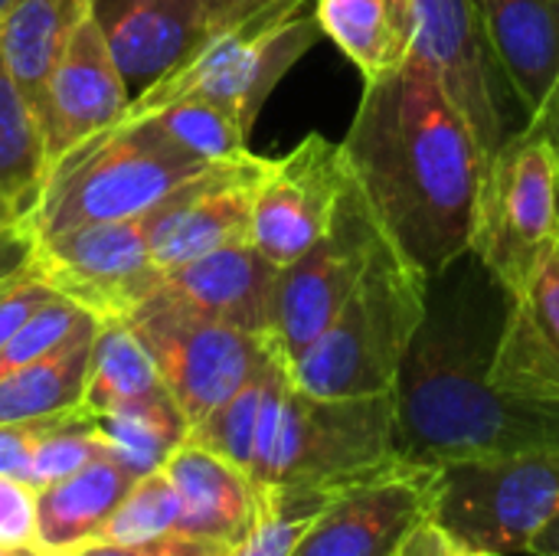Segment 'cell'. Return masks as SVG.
Wrapping results in <instances>:
<instances>
[{
	"mask_svg": "<svg viewBox=\"0 0 559 556\" xmlns=\"http://www.w3.org/2000/svg\"><path fill=\"white\" fill-rule=\"evenodd\" d=\"M229 541H210V537H164V541H147V544H105V541H88L69 556H233Z\"/></svg>",
	"mask_w": 559,
	"mask_h": 556,
	"instance_id": "8d00e7d4",
	"label": "cell"
},
{
	"mask_svg": "<svg viewBox=\"0 0 559 556\" xmlns=\"http://www.w3.org/2000/svg\"><path fill=\"white\" fill-rule=\"evenodd\" d=\"M10 3H13V0H0V16H3V10H7Z\"/></svg>",
	"mask_w": 559,
	"mask_h": 556,
	"instance_id": "7dc6e473",
	"label": "cell"
},
{
	"mask_svg": "<svg viewBox=\"0 0 559 556\" xmlns=\"http://www.w3.org/2000/svg\"><path fill=\"white\" fill-rule=\"evenodd\" d=\"M43 556H69V554H43Z\"/></svg>",
	"mask_w": 559,
	"mask_h": 556,
	"instance_id": "681fc988",
	"label": "cell"
},
{
	"mask_svg": "<svg viewBox=\"0 0 559 556\" xmlns=\"http://www.w3.org/2000/svg\"><path fill=\"white\" fill-rule=\"evenodd\" d=\"M59 292L33 269H23L16 279H10L3 288H0V347L16 334V328L33 315L39 311L46 301H52Z\"/></svg>",
	"mask_w": 559,
	"mask_h": 556,
	"instance_id": "d590c367",
	"label": "cell"
},
{
	"mask_svg": "<svg viewBox=\"0 0 559 556\" xmlns=\"http://www.w3.org/2000/svg\"><path fill=\"white\" fill-rule=\"evenodd\" d=\"M180 534V498L164 469L134 478L131 492L118 501L95 541L105 544H147Z\"/></svg>",
	"mask_w": 559,
	"mask_h": 556,
	"instance_id": "1f68e13d",
	"label": "cell"
},
{
	"mask_svg": "<svg viewBox=\"0 0 559 556\" xmlns=\"http://www.w3.org/2000/svg\"><path fill=\"white\" fill-rule=\"evenodd\" d=\"M393 556H416L413 554V537H409V541H406V544H403V547H400Z\"/></svg>",
	"mask_w": 559,
	"mask_h": 556,
	"instance_id": "bcb514c9",
	"label": "cell"
},
{
	"mask_svg": "<svg viewBox=\"0 0 559 556\" xmlns=\"http://www.w3.org/2000/svg\"><path fill=\"white\" fill-rule=\"evenodd\" d=\"M92 7L95 0H13L3 10L0 49L36 118L43 115L49 75Z\"/></svg>",
	"mask_w": 559,
	"mask_h": 556,
	"instance_id": "cb8c5ba5",
	"label": "cell"
},
{
	"mask_svg": "<svg viewBox=\"0 0 559 556\" xmlns=\"http://www.w3.org/2000/svg\"><path fill=\"white\" fill-rule=\"evenodd\" d=\"M554 256H557V265H559V236H557V252H554Z\"/></svg>",
	"mask_w": 559,
	"mask_h": 556,
	"instance_id": "c3c4849f",
	"label": "cell"
},
{
	"mask_svg": "<svg viewBox=\"0 0 559 556\" xmlns=\"http://www.w3.org/2000/svg\"><path fill=\"white\" fill-rule=\"evenodd\" d=\"M108 456V449L102 446V439L92 429V416L79 406L62 413L49 433L36 442L33 459H29V485L43 488L52 485L79 469H85L88 462Z\"/></svg>",
	"mask_w": 559,
	"mask_h": 556,
	"instance_id": "836d02e7",
	"label": "cell"
},
{
	"mask_svg": "<svg viewBox=\"0 0 559 556\" xmlns=\"http://www.w3.org/2000/svg\"><path fill=\"white\" fill-rule=\"evenodd\" d=\"M439 465L403 462L324 505L292 556H393L429 518Z\"/></svg>",
	"mask_w": 559,
	"mask_h": 556,
	"instance_id": "5bb4252c",
	"label": "cell"
},
{
	"mask_svg": "<svg viewBox=\"0 0 559 556\" xmlns=\"http://www.w3.org/2000/svg\"><path fill=\"white\" fill-rule=\"evenodd\" d=\"M409 462L400 439L396 393L324 400L292 383L278 357L265 390L249 482L337 495Z\"/></svg>",
	"mask_w": 559,
	"mask_h": 556,
	"instance_id": "3957f363",
	"label": "cell"
},
{
	"mask_svg": "<svg viewBox=\"0 0 559 556\" xmlns=\"http://www.w3.org/2000/svg\"><path fill=\"white\" fill-rule=\"evenodd\" d=\"M305 3L308 0H285L219 29L187 66L131 98L121 121L147 118L187 95H203L252 131L282 75L324 36L318 16L305 13Z\"/></svg>",
	"mask_w": 559,
	"mask_h": 556,
	"instance_id": "8992f818",
	"label": "cell"
},
{
	"mask_svg": "<svg viewBox=\"0 0 559 556\" xmlns=\"http://www.w3.org/2000/svg\"><path fill=\"white\" fill-rule=\"evenodd\" d=\"M128 324L154 357L157 374L190 429L239 393L278 351L272 338L246 334L180 305L164 285L131 311Z\"/></svg>",
	"mask_w": 559,
	"mask_h": 556,
	"instance_id": "9c48e42d",
	"label": "cell"
},
{
	"mask_svg": "<svg viewBox=\"0 0 559 556\" xmlns=\"http://www.w3.org/2000/svg\"><path fill=\"white\" fill-rule=\"evenodd\" d=\"M413 554L416 556H455V547L452 541L432 524L426 521L416 534H413Z\"/></svg>",
	"mask_w": 559,
	"mask_h": 556,
	"instance_id": "ab89813d",
	"label": "cell"
},
{
	"mask_svg": "<svg viewBox=\"0 0 559 556\" xmlns=\"http://www.w3.org/2000/svg\"><path fill=\"white\" fill-rule=\"evenodd\" d=\"M559 511V452H521L439 465L432 524L462 551L527 554Z\"/></svg>",
	"mask_w": 559,
	"mask_h": 556,
	"instance_id": "ba28073f",
	"label": "cell"
},
{
	"mask_svg": "<svg viewBox=\"0 0 559 556\" xmlns=\"http://www.w3.org/2000/svg\"><path fill=\"white\" fill-rule=\"evenodd\" d=\"M426 298L429 275L386 236L331 324L288 364L292 383L324 400L393 393Z\"/></svg>",
	"mask_w": 559,
	"mask_h": 556,
	"instance_id": "277c9868",
	"label": "cell"
},
{
	"mask_svg": "<svg viewBox=\"0 0 559 556\" xmlns=\"http://www.w3.org/2000/svg\"><path fill=\"white\" fill-rule=\"evenodd\" d=\"M557 236L559 154L524 128L485 161L468 252L521 295L557 252Z\"/></svg>",
	"mask_w": 559,
	"mask_h": 556,
	"instance_id": "52a82bcc",
	"label": "cell"
},
{
	"mask_svg": "<svg viewBox=\"0 0 559 556\" xmlns=\"http://www.w3.org/2000/svg\"><path fill=\"white\" fill-rule=\"evenodd\" d=\"M33 269L98 321H128L164 285L141 216L36 236Z\"/></svg>",
	"mask_w": 559,
	"mask_h": 556,
	"instance_id": "7c38bea8",
	"label": "cell"
},
{
	"mask_svg": "<svg viewBox=\"0 0 559 556\" xmlns=\"http://www.w3.org/2000/svg\"><path fill=\"white\" fill-rule=\"evenodd\" d=\"M455 547V544H452ZM455 556H511V554H495V551H462V547H455Z\"/></svg>",
	"mask_w": 559,
	"mask_h": 556,
	"instance_id": "ee69618b",
	"label": "cell"
},
{
	"mask_svg": "<svg viewBox=\"0 0 559 556\" xmlns=\"http://www.w3.org/2000/svg\"><path fill=\"white\" fill-rule=\"evenodd\" d=\"M16 220H23V216H20L10 203H3V200H0V233H3L7 226H13Z\"/></svg>",
	"mask_w": 559,
	"mask_h": 556,
	"instance_id": "7bdbcfd3",
	"label": "cell"
},
{
	"mask_svg": "<svg viewBox=\"0 0 559 556\" xmlns=\"http://www.w3.org/2000/svg\"><path fill=\"white\" fill-rule=\"evenodd\" d=\"M383 239L373 206L350 177L321 239L278 272L269 338L288 364L331 324Z\"/></svg>",
	"mask_w": 559,
	"mask_h": 556,
	"instance_id": "30bf717a",
	"label": "cell"
},
{
	"mask_svg": "<svg viewBox=\"0 0 559 556\" xmlns=\"http://www.w3.org/2000/svg\"><path fill=\"white\" fill-rule=\"evenodd\" d=\"M0 556H39V551H7V547H0Z\"/></svg>",
	"mask_w": 559,
	"mask_h": 556,
	"instance_id": "f6af8a7d",
	"label": "cell"
},
{
	"mask_svg": "<svg viewBox=\"0 0 559 556\" xmlns=\"http://www.w3.org/2000/svg\"><path fill=\"white\" fill-rule=\"evenodd\" d=\"M341 147L383 233L419 272L432 279L468 252L485 151L419 56L367 82Z\"/></svg>",
	"mask_w": 559,
	"mask_h": 556,
	"instance_id": "7a4b0ae2",
	"label": "cell"
},
{
	"mask_svg": "<svg viewBox=\"0 0 559 556\" xmlns=\"http://www.w3.org/2000/svg\"><path fill=\"white\" fill-rule=\"evenodd\" d=\"M275 3H285V0H213V7L219 10L226 26L246 20V16H252V13H259L265 7H275Z\"/></svg>",
	"mask_w": 559,
	"mask_h": 556,
	"instance_id": "60d3db41",
	"label": "cell"
},
{
	"mask_svg": "<svg viewBox=\"0 0 559 556\" xmlns=\"http://www.w3.org/2000/svg\"><path fill=\"white\" fill-rule=\"evenodd\" d=\"M39 556H43V554H39Z\"/></svg>",
	"mask_w": 559,
	"mask_h": 556,
	"instance_id": "f907efd6",
	"label": "cell"
},
{
	"mask_svg": "<svg viewBox=\"0 0 559 556\" xmlns=\"http://www.w3.org/2000/svg\"><path fill=\"white\" fill-rule=\"evenodd\" d=\"M203 167L210 164L183 151L154 118L118 121L49 167L43 197L26 220L33 236L138 220Z\"/></svg>",
	"mask_w": 559,
	"mask_h": 556,
	"instance_id": "5b68a950",
	"label": "cell"
},
{
	"mask_svg": "<svg viewBox=\"0 0 559 556\" xmlns=\"http://www.w3.org/2000/svg\"><path fill=\"white\" fill-rule=\"evenodd\" d=\"M488 377L508 393L559 403L557 256H550L540 275L521 295L511 298Z\"/></svg>",
	"mask_w": 559,
	"mask_h": 556,
	"instance_id": "d6986e66",
	"label": "cell"
},
{
	"mask_svg": "<svg viewBox=\"0 0 559 556\" xmlns=\"http://www.w3.org/2000/svg\"><path fill=\"white\" fill-rule=\"evenodd\" d=\"M0 547L39 551L36 547V488L10 475H0Z\"/></svg>",
	"mask_w": 559,
	"mask_h": 556,
	"instance_id": "e575fe53",
	"label": "cell"
},
{
	"mask_svg": "<svg viewBox=\"0 0 559 556\" xmlns=\"http://www.w3.org/2000/svg\"><path fill=\"white\" fill-rule=\"evenodd\" d=\"M160 397H170V393L144 341L134 334V328L128 321H98L79 406L88 416H98V413H111L121 406L151 403Z\"/></svg>",
	"mask_w": 559,
	"mask_h": 556,
	"instance_id": "d4e9b609",
	"label": "cell"
},
{
	"mask_svg": "<svg viewBox=\"0 0 559 556\" xmlns=\"http://www.w3.org/2000/svg\"><path fill=\"white\" fill-rule=\"evenodd\" d=\"M511 298L475 252L429 279L426 318L393 390L409 462L559 452V403L508 393L488 377Z\"/></svg>",
	"mask_w": 559,
	"mask_h": 556,
	"instance_id": "6da1fadb",
	"label": "cell"
},
{
	"mask_svg": "<svg viewBox=\"0 0 559 556\" xmlns=\"http://www.w3.org/2000/svg\"><path fill=\"white\" fill-rule=\"evenodd\" d=\"M147 118H154L183 151H190L206 164L239 161L249 154V131L239 125L233 111H226L213 98L187 95Z\"/></svg>",
	"mask_w": 559,
	"mask_h": 556,
	"instance_id": "f1b7e54d",
	"label": "cell"
},
{
	"mask_svg": "<svg viewBox=\"0 0 559 556\" xmlns=\"http://www.w3.org/2000/svg\"><path fill=\"white\" fill-rule=\"evenodd\" d=\"M347 184L344 147L324 134H308L285 157L269 161L252 206L249 242L278 269L292 265L321 239Z\"/></svg>",
	"mask_w": 559,
	"mask_h": 556,
	"instance_id": "9a60e30c",
	"label": "cell"
},
{
	"mask_svg": "<svg viewBox=\"0 0 559 556\" xmlns=\"http://www.w3.org/2000/svg\"><path fill=\"white\" fill-rule=\"evenodd\" d=\"M531 556H559V511L531 537L527 544Z\"/></svg>",
	"mask_w": 559,
	"mask_h": 556,
	"instance_id": "b9f144b4",
	"label": "cell"
},
{
	"mask_svg": "<svg viewBox=\"0 0 559 556\" xmlns=\"http://www.w3.org/2000/svg\"><path fill=\"white\" fill-rule=\"evenodd\" d=\"M331 495L301 488H255V514L233 556H292Z\"/></svg>",
	"mask_w": 559,
	"mask_h": 556,
	"instance_id": "f546056e",
	"label": "cell"
},
{
	"mask_svg": "<svg viewBox=\"0 0 559 556\" xmlns=\"http://www.w3.org/2000/svg\"><path fill=\"white\" fill-rule=\"evenodd\" d=\"M92 321H98L95 315H88L82 305L69 301L66 295H56L52 301H46L39 311H33L16 334L0 347V377L43 360L46 354L59 351L69 338H75L82 328H88Z\"/></svg>",
	"mask_w": 559,
	"mask_h": 556,
	"instance_id": "d6a6232c",
	"label": "cell"
},
{
	"mask_svg": "<svg viewBox=\"0 0 559 556\" xmlns=\"http://www.w3.org/2000/svg\"><path fill=\"white\" fill-rule=\"evenodd\" d=\"M282 354L275 351L272 360L239 390L233 393L223 406H216L206 419H200L190 429V439L213 449L216 456H223L226 462H233L236 469H242L249 475L252 469V452H255V433H259V416H262V403H265V390L272 380V367Z\"/></svg>",
	"mask_w": 559,
	"mask_h": 556,
	"instance_id": "4dcf8cb0",
	"label": "cell"
},
{
	"mask_svg": "<svg viewBox=\"0 0 559 556\" xmlns=\"http://www.w3.org/2000/svg\"><path fill=\"white\" fill-rule=\"evenodd\" d=\"M527 131H534L544 141H550L554 151L559 154V72L557 79H554V85H550V92H547V98H544V105L531 115Z\"/></svg>",
	"mask_w": 559,
	"mask_h": 556,
	"instance_id": "f35d334b",
	"label": "cell"
},
{
	"mask_svg": "<svg viewBox=\"0 0 559 556\" xmlns=\"http://www.w3.org/2000/svg\"><path fill=\"white\" fill-rule=\"evenodd\" d=\"M49 174L43 125L0 49V200L29 216Z\"/></svg>",
	"mask_w": 559,
	"mask_h": 556,
	"instance_id": "4316f807",
	"label": "cell"
},
{
	"mask_svg": "<svg viewBox=\"0 0 559 556\" xmlns=\"http://www.w3.org/2000/svg\"><path fill=\"white\" fill-rule=\"evenodd\" d=\"M95 328L98 321L82 328L75 338H69L59 351L46 354L43 360L0 377V426L79 410Z\"/></svg>",
	"mask_w": 559,
	"mask_h": 556,
	"instance_id": "484cf974",
	"label": "cell"
},
{
	"mask_svg": "<svg viewBox=\"0 0 559 556\" xmlns=\"http://www.w3.org/2000/svg\"><path fill=\"white\" fill-rule=\"evenodd\" d=\"M92 429L108 456L134 478L164 469L167 456L190 436V423L174 397L98 413L92 416Z\"/></svg>",
	"mask_w": 559,
	"mask_h": 556,
	"instance_id": "83f0119b",
	"label": "cell"
},
{
	"mask_svg": "<svg viewBox=\"0 0 559 556\" xmlns=\"http://www.w3.org/2000/svg\"><path fill=\"white\" fill-rule=\"evenodd\" d=\"M278 272L252 242H233L167 272L164 292L213 321L269 338Z\"/></svg>",
	"mask_w": 559,
	"mask_h": 556,
	"instance_id": "ac0fdd59",
	"label": "cell"
},
{
	"mask_svg": "<svg viewBox=\"0 0 559 556\" xmlns=\"http://www.w3.org/2000/svg\"><path fill=\"white\" fill-rule=\"evenodd\" d=\"M59 416H62V413H59ZM59 416L0 426V475L29 482V459H33V449H36V442L49 433V426H52Z\"/></svg>",
	"mask_w": 559,
	"mask_h": 556,
	"instance_id": "74e56055",
	"label": "cell"
},
{
	"mask_svg": "<svg viewBox=\"0 0 559 556\" xmlns=\"http://www.w3.org/2000/svg\"><path fill=\"white\" fill-rule=\"evenodd\" d=\"M265 170L269 157L255 154L219 161L187 177L151 206L141 220L160 272L167 275L213 249L249 242L252 206Z\"/></svg>",
	"mask_w": 559,
	"mask_h": 556,
	"instance_id": "4fadbf2b",
	"label": "cell"
},
{
	"mask_svg": "<svg viewBox=\"0 0 559 556\" xmlns=\"http://www.w3.org/2000/svg\"><path fill=\"white\" fill-rule=\"evenodd\" d=\"M131 95L115 66V56L95 23L88 16L69 39L59 56L43 102V138L49 167L59 164L69 151H75L92 134L121 121Z\"/></svg>",
	"mask_w": 559,
	"mask_h": 556,
	"instance_id": "e0dca14e",
	"label": "cell"
},
{
	"mask_svg": "<svg viewBox=\"0 0 559 556\" xmlns=\"http://www.w3.org/2000/svg\"><path fill=\"white\" fill-rule=\"evenodd\" d=\"M134 475L111 456L36 488V547L39 554H69L102 531L118 501L131 492Z\"/></svg>",
	"mask_w": 559,
	"mask_h": 556,
	"instance_id": "7402d4cb",
	"label": "cell"
},
{
	"mask_svg": "<svg viewBox=\"0 0 559 556\" xmlns=\"http://www.w3.org/2000/svg\"><path fill=\"white\" fill-rule=\"evenodd\" d=\"M416 52L472 125L485 161L531 121L472 0H416Z\"/></svg>",
	"mask_w": 559,
	"mask_h": 556,
	"instance_id": "8fae6325",
	"label": "cell"
},
{
	"mask_svg": "<svg viewBox=\"0 0 559 556\" xmlns=\"http://www.w3.org/2000/svg\"><path fill=\"white\" fill-rule=\"evenodd\" d=\"M314 16L367 82L396 72L416 52V0H318Z\"/></svg>",
	"mask_w": 559,
	"mask_h": 556,
	"instance_id": "603a6c76",
	"label": "cell"
},
{
	"mask_svg": "<svg viewBox=\"0 0 559 556\" xmlns=\"http://www.w3.org/2000/svg\"><path fill=\"white\" fill-rule=\"evenodd\" d=\"M164 475L180 498V537L229 544L246 537L255 514V488L242 469L187 436L167 456Z\"/></svg>",
	"mask_w": 559,
	"mask_h": 556,
	"instance_id": "ffe728a7",
	"label": "cell"
},
{
	"mask_svg": "<svg viewBox=\"0 0 559 556\" xmlns=\"http://www.w3.org/2000/svg\"><path fill=\"white\" fill-rule=\"evenodd\" d=\"M521 105L534 115L559 72V0H472Z\"/></svg>",
	"mask_w": 559,
	"mask_h": 556,
	"instance_id": "44dd1931",
	"label": "cell"
},
{
	"mask_svg": "<svg viewBox=\"0 0 559 556\" xmlns=\"http://www.w3.org/2000/svg\"><path fill=\"white\" fill-rule=\"evenodd\" d=\"M92 16L131 98L187 66L219 29L213 0H95Z\"/></svg>",
	"mask_w": 559,
	"mask_h": 556,
	"instance_id": "2e32d148",
	"label": "cell"
}]
</instances>
